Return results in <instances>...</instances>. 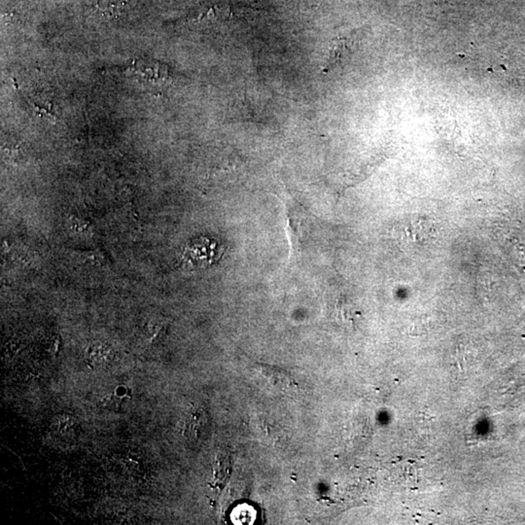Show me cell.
<instances>
[{"label": "cell", "mask_w": 525, "mask_h": 525, "mask_svg": "<svg viewBox=\"0 0 525 525\" xmlns=\"http://www.w3.org/2000/svg\"><path fill=\"white\" fill-rule=\"evenodd\" d=\"M224 253V248L215 239L201 237L188 244L182 252V263L189 268L210 267L217 262Z\"/></svg>", "instance_id": "cell-1"}, {"label": "cell", "mask_w": 525, "mask_h": 525, "mask_svg": "<svg viewBox=\"0 0 525 525\" xmlns=\"http://www.w3.org/2000/svg\"><path fill=\"white\" fill-rule=\"evenodd\" d=\"M254 369L270 386L279 391L288 392L298 389L296 379L286 370L267 364H255Z\"/></svg>", "instance_id": "cell-2"}, {"label": "cell", "mask_w": 525, "mask_h": 525, "mask_svg": "<svg viewBox=\"0 0 525 525\" xmlns=\"http://www.w3.org/2000/svg\"><path fill=\"white\" fill-rule=\"evenodd\" d=\"M208 428V417L203 408H196L188 413L183 422V434L194 439H201Z\"/></svg>", "instance_id": "cell-3"}, {"label": "cell", "mask_w": 525, "mask_h": 525, "mask_svg": "<svg viewBox=\"0 0 525 525\" xmlns=\"http://www.w3.org/2000/svg\"><path fill=\"white\" fill-rule=\"evenodd\" d=\"M232 460L229 453L225 450H221L216 455L215 477L216 484H224L226 479L230 476V470H232Z\"/></svg>", "instance_id": "cell-4"}, {"label": "cell", "mask_w": 525, "mask_h": 525, "mask_svg": "<svg viewBox=\"0 0 525 525\" xmlns=\"http://www.w3.org/2000/svg\"><path fill=\"white\" fill-rule=\"evenodd\" d=\"M113 357L112 349L106 344L97 343L92 344L87 350L88 360L96 365L103 364Z\"/></svg>", "instance_id": "cell-5"}, {"label": "cell", "mask_w": 525, "mask_h": 525, "mask_svg": "<svg viewBox=\"0 0 525 525\" xmlns=\"http://www.w3.org/2000/svg\"><path fill=\"white\" fill-rule=\"evenodd\" d=\"M128 0H96V8L104 15L113 16L122 11Z\"/></svg>", "instance_id": "cell-6"}]
</instances>
